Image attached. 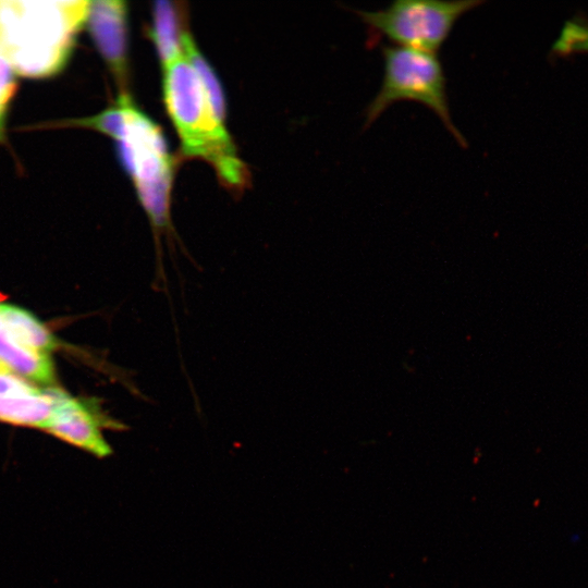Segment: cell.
I'll list each match as a JSON object with an SVG mask.
<instances>
[{
    "label": "cell",
    "instance_id": "3",
    "mask_svg": "<svg viewBox=\"0 0 588 588\" xmlns=\"http://www.w3.org/2000/svg\"><path fill=\"white\" fill-rule=\"evenodd\" d=\"M163 96L184 155L206 160L224 183L242 188L246 168L185 56L164 64Z\"/></svg>",
    "mask_w": 588,
    "mask_h": 588
},
{
    "label": "cell",
    "instance_id": "6",
    "mask_svg": "<svg viewBox=\"0 0 588 588\" xmlns=\"http://www.w3.org/2000/svg\"><path fill=\"white\" fill-rule=\"evenodd\" d=\"M52 395L53 412L45 431L97 458L110 456L103 430L122 431L127 426L108 416L96 401H79L56 388Z\"/></svg>",
    "mask_w": 588,
    "mask_h": 588
},
{
    "label": "cell",
    "instance_id": "9",
    "mask_svg": "<svg viewBox=\"0 0 588 588\" xmlns=\"http://www.w3.org/2000/svg\"><path fill=\"white\" fill-rule=\"evenodd\" d=\"M0 323L10 336L21 344L48 354L60 346V341L29 311L0 303Z\"/></svg>",
    "mask_w": 588,
    "mask_h": 588
},
{
    "label": "cell",
    "instance_id": "5",
    "mask_svg": "<svg viewBox=\"0 0 588 588\" xmlns=\"http://www.w3.org/2000/svg\"><path fill=\"white\" fill-rule=\"evenodd\" d=\"M485 0H396L377 11L353 10L371 33L395 46L436 53L456 22Z\"/></svg>",
    "mask_w": 588,
    "mask_h": 588
},
{
    "label": "cell",
    "instance_id": "12",
    "mask_svg": "<svg viewBox=\"0 0 588 588\" xmlns=\"http://www.w3.org/2000/svg\"><path fill=\"white\" fill-rule=\"evenodd\" d=\"M183 52L197 72L216 113L222 121H224L225 106L219 81L210 65L206 62L201 53H199L193 38L187 32L183 37Z\"/></svg>",
    "mask_w": 588,
    "mask_h": 588
},
{
    "label": "cell",
    "instance_id": "4",
    "mask_svg": "<svg viewBox=\"0 0 588 588\" xmlns=\"http://www.w3.org/2000/svg\"><path fill=\"white\" fill-rule=\"evenodd\" d=\"M381 53L382 84L365 110L364 128L395 102L415 101L433 111L458 145L466 148L467 140L451 118L446 78L437 54L401 46H383Z\"/></svg>",
    "mask_w": 588,
    "mask_h": 588
},
{
    "label": "cell",
    "instance_id": "10",
    "mask_svg": "<svg viewBox=\"0 0 588 588\" xmlns=\"http://www.w3.org/2000/svg\"><path fill=\"white\" fill-rule=\"evenodd\" d=\"M53 412L52 388L32 396L0 397V421L45 430Z\"/></svg>",
    "mask_w": 588,
    "mask_h": 588
},
{
    "label": "cell",
    "instance_id": "11",
    "mask_svg": "<svg viewBox=\"0 0 588 588\" xmlns=\"http://www.w3.org/2000/svg\"><path fill=\"white\" fill-rule=\"evenodd\" d=\"M177 9L171 2L160 1L154 8L152 38L163 65L184 56L183 32Z\"/></svg>",
    "mask_w": 588,
    "mask_h": 588
},
{
    "label": "cell",
    "instance_id": "8",
    "mask_svg": "<svg viewBox=\"0 0 588 588\" xmlns=\"http://www.w3.org/2000/svg\"><path fill=\"white\" fill-rule=\"evenodd\" d=\"M0 362L23 379L41 384L56 381L54 369L48 354L32 350L8 334L0 323Z\"/></svg>",
    "mask_w": 588,
    "mask_h": 588
},
{
    "label": "cell",
    "instance_id": "16",
    "mask_svg": "<svg viewBox=\"0 0 588 588\" xmlns=\"http://www.w3.org/2000/svg\"><path fill=\"white\" fill-rule=\"evenodd\" d=\"M10 371L1 362H0V372Z\"/></svg>",
    "mask_w": 588,
    "mask_h": 588
},
{
    "label": "cell",
    "instance_id": "2",
    "mask_svg": "<svg viewBox=\"0 0 588 588\" xmlns=\"http://www.w3.org/2000/svg\"><path fill=\"white\" fill-rule=\"evenodd\" d=\"M89 1L0 0V52L16 75L40 79L68 64Z\"/></svg>",
    "mask_w": 588,
    "mask_h": 588
},
{
    "label": "cell",
    "instance_id": "14",
    "mask_svg": "<svg viewBox=\"0 0 588 588\" xmlns=\"http://www.w3.org/2000/svg\"><path fill=\"white\" fill-rule=\"evenodd\" d=\"M16 91V74L0 52V144L5 140L7 121Z\"/></svg>",
    "mask_w": 588,
    "mask_h": 588
},
{
    "label": "cell",
    "instance_id": "15",
    "mask_svg": "<svg viewBox=\"0 0 588 588\" xmlns=\"http://www.w3.org/2000/svg\"><path fill=\"white\" fill-rule=\"evenodd\" d=\"M41 392L42 389L33 385L11 371L0 372V397L32 396Z\"/></svg>",
    "mask_w": 588,
    "mask_h": 588
},
{
    "label": "cell",
    "instance_id": "7",
    "mask_svg": "<svg viewBox=\"0 0 588 588\" xmlns=\"http://www.w3.org/2000/svg\"><path fill=\"white\" fill-rule=\"evenodd\" d=\"M85 24L117 82L124 87L126 83V8L124 2L89 1Z\"/></svg>",
    "mask_w": 588,
    "mask_h": 588
},
{
    "label": "cell",
    "instance_id": "1",
    "mask_svg": "<svg viewBox=\"0 0 588 588\" xmlns=\"http://www.w3.org/2000/svg\"><path fill=\"white\" fill-rule=\"evenodd\" d=\"M73 125L98 131L119 143L123 163L132 176L157 237L155 285L167 284L159 236L172 230L169 194L173 167L161 132L133 106L126 94H121L113 106L96 115L75 119Z\"/></svg>",
    "mask_w": 588,
    "mask_h": 588
},
{
    "label": "cell",
    "instance_id": "13",
    "mask_svg": "<svg viewBox=\"0 0 588 588\" xmlns=\"http://www.w3.org/2000/svg\"><path fill=\"white\" fill-rule=\"evenodd\" d=\"M558 56L588 53V19L574 17L566 21L559 38L552 46Z\"/></svg>",
    "mask_w": 588,
    "mask_h": 588
}]
</instances>
